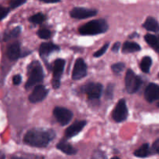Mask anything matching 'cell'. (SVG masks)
<instances>
[{
  "label": "cell",
  "instance_id": "obj_1",
  "mask_svg": "<svg viewBox=\"0 0 159 159\" xmlns=\"http://www.w3.org/2000/svg\"><path fill=\"white\" fill-rule=\"evenodd\" d=\"M55 138L53 130L42 129H32L25 134L23 141L28 145L37 148H45Z\"/></svg>",
  "mask_w": 159,
  "mask_h": 159
},
{
  "label": "cell",
  "instance_id": "obj_2",
  "mask_svg": "<svg viewBox=\"0 0 159 159\" xmlns=\"http://www.w3.org/2000/svg\"><path fill=\"white\" fill-rule=\"evenodd\" d=\"M108 28V24L106 20L101 19V20H92L82 25L79 27V31L82 35H97L105 33Z\"/></svg>",
  "mask_w": 159,
  "mask_h": 159
},
{
  "label": "cell",
  "instance_id": "obj_3",
  "mask_svg": "<svg viewBox=\"0 0 159 159\" xmlns=\"http://www.w3.org/2000/svg\"><path fill=\"white\" fill-rule=\"evenodd\" d=\"M28 74H29V79L26 83V89H30L43 82V68L38 61H34L30 65H29Z\"/></svg>",
  "mask_w": 159,
  "mask_h": 159
},
{
  "label": "cell",
  "instance_id": "obj_4",
  "mask_svg": "<svg viewBox=\"0 0 159 159\" xmlns=\"http://www.w3.org/2000/svg\"><path fill=\"white\" fill-rule=\"evenodd\" d=\"M142 84L141 78L137 75L131 69L127 70L125 76L126 89L129 93H135Z\"/></svg>",
  "mask_w": 159,
  "mask_h": 159
},
{
  "label": "cell",
  "instance_id": "obj_5",
  "mask_svg": "<svg viewBox=\"0 0 159 159\" xmlns=\"http://www.w3.org/2000/svg\"><path fill=\"white\" fill-rule=\"evenodd\" d=\"M128 116L127 104L125 99H122L119 100L116 107H114L112 113V117L116 123H120L125 120Z\"/></svg>",
  "mask_w": 159,
  "mask_h": 159
},
{
  "label": "cell",
  "instance_id": "obj_6",
  "mask_svg": "<svg viewBox=\"0 0 159 159\" xmlns=\"http://www.w3.org/2000/svg\"><path fill=\"white\" fill-rule=\"evenodd\" d=\"M65 61L63 59L58 58L54 61L53 66V79L52 86L54 89H58L61 85V77L65 68Z\"/></svg>",
  "mask_w": 159,
  "mask_h": 159
},
{
  "label": "cell",
  "instance_id": "obj_7",
  "mask_svg": "<svg viewBox=\"0 0 159 159\" xmlns=\"http://www.w3.org/2000/svg\"><path fill=\"white\" fill-rule=\"evenodd\" d=\"M54 117L57 120V122L61 126L67 125L73 117V113L68 109L64 108V107H57L54 109Z\"/></svg>",
  "mask_w": 159,
  "mask_h": 159
},
{
  "label": "cell",
  "instance_id": "obj_8",
  "mask_svg": "<svg viewBox=\"0 0 159 159\" xmlns=\"http://www.w3.org/2000/svg\"><path fill=\"white\" fill-rule=\"evenodd\" d=\"M103 87L100 83L91 82L84 87V92L90 99H98L102 93Z\"/></svg>",
  "mask_w": 159,
  "mask_h": 159
},
{
  "label": "cell",
  "instance_id": "obj_9",
  "mask_svg": "<svg viewBox=\"0 0 159 159\" xmlns=\"http://www.w3.org/2000/svg\"><path fill=\"white\" fill-rule=\"evenodd\" d=\"M97 10L92 9H87V8L82 7H75L72 9L70 12V15L72 18L78 19V20H83V19L89 18V17L94 16L97 14Z\"/></svg>",
  "mask_w": 159,
  "mask_h": 159
},
{
  "label": "cell",
  "instance_id": "obj_10",
  "mask_svg": "<svg viewBox=\"0 0 159 159\" xmlns=\"http://www.w3.org/2000/svg\"><path fill=\"white\" fill-rule=\"evenodd\" d=\"M87 75V65L82 58H78L75 63L71 77L74 80L82 79Z\"/></svg>",
  "mask_w": 159,
  "mask_h": 159
},
{
  "label": "cell",
  "instance_id": "obj_11",
  "mask_svg": "<svg viewBox=\"0 0 159 159\" xmlns=\"http://www.w3.org/2000/svg\"><path fill=\"white\" fill-rule=\"evenodd\" d=\"M48 93V90L43 85H38L34 88V91L30 95L29 100L33 103L41 102L42 100H43L46 98Z\"/></svg>",
  "mask_w": 159,
  "mask_h": 159
},
{
  "label": "cell",
  "instance_id": "obj_12",
  "mask_svg": "<svg viewBox=\"0 0 159 159\" xmlns=\"http://www.w3.org/2000/svg\"><path fill=\"white\" fill-rule=\"evenodd\" d=\"M144 97L149 102H153L159 99V85L155 83H150L145 89Z\"/></svg>",
  "mask_w": 159,
  "mask_h": 159
},
{
  "label": "cell",
  "instance_id": "obj_13",
  "mask_svg": "<svg viewBox=\"0 0 159 159\" xmlns=\"http://www.w3.org/2000/svg\"><path fill=\"white\" fill-rule=\"evenodd\" d=\"M86 125V121L85 120H80V121H76L74 124H71L70 127L67 128L65 130V137L67 138H71L73 137L76 136L79 132L82 131L83 127Z\"/></svg>",
  "mask_w": 159,
  "mask_h": 159
},
{
  "label": "cell",
  "instance_id": "obj_14",
  "mask_svg": "<svg viewBox=\"0 0 159 159\" xmlns=\"http://www.w3.org/2000/svg\"><path fill=\"white\" fill-rule=\"evenodd\" d=\"M20 55H21V52H20V43L15 42L9 45L7 49V56L10 60H17L20 57Z\"/></svg>",
  "mask_w": 159,
  "mask_h": 159
},
{
  "label": "cell",
  "instance_id": "obj_15",
  "mask_svg": "<svg viewBox=\"0 0 159 159\" xmlns=\"http://www.w3.org/2000/svg\"><path fill=\"white\" fill-rule=\"evenodd\" d=\"M59 48L57 45L54 44L52 43H43L40 46V49H39V52L41 57H44V56L49 55L51 53L54 52V51H58Z\"/></svg>",
  "mask_w": 159,
  "mask_h": 159
},
{
  "label": "cell",
  "instance_id": "obj_16",
  "mask_svg": "<svg viewBox=\"0 0 159 159\" xmlns=\"http://www.w3.org/2000/svg\"><path fill=\"white\" fill-rule=\"evenodd\" d=\"M57 148L68 155H75L76 152H77V151H76V149H75L74 147H72L69 143L65 141H60L57 144Z\"/></svg>",
  "mask_w": 159,
  "mask_h": 159
},
{
  "label": "cell",
  "instance_id": "obj_17",
  "mask_svg": "<svg viewBox=\"0 0 159 159\" xmlns=\"http://www.w3.org/2000/svg\"><path fill=\"white\" fill-rule=\"evenodd\" d=\"M143 26L147 30L152 31V32H158L159 31V24L156 20L152 16H149L146 19L145 22L143 24Z\"/></svg>",
  "mask_w": 159,
  "mask_h": 159
},
{
  "label": "cell",
  "instance_id": "obj_18",
  "mask_svg": "<svg viewBox=\"0 0 159 159\" xmlns=\"http://www.w3.org/2000/svg\"><path fill=\"white\" fill-rule=\"evenodd\" d=\"M124 53H133L141 51V46L135 42L126 41L122 48Z\"/></svg>",
  "mask_w": 159,
  "mask_h": 159
},
{
  "label": "cell",
  "instance_id": "obj_19",
  "mask_svg": "<svg viewBox=\"0 0 159 159\" xmlns=\"http://www.w3.org/2000/svg\"><path fill=\"white\" fill-rule=\"evenodd\" d=\"M146 42L156 51L159 52V37L152 34H146L144 37Z\"/></svg>",
  "mask_w": 159,
  "mask_h": 159
},
{
  "label": "cell",
  "instance_id": "obj_20",
  "mask_svg": "<svg viewBox=\"0 0 159 159\" xmlns=\"http://www.w3.org/2000/svg\"><path fill=\"white\" fill-rule=\"evenodd\" d=\"M150 147L148 143L144 144L143 145L141 146L140 148L136 150L134 152V155L138 158H146L150 155Z\"/></svg>",
  "mask_w": 159,
  "mask_h": 159
},
{
  "label": "cell",
  "instance_id": "obj_21",
  "mask_svg": "<svg viewBox=\"0 0 159 159\" xmlns=\"http://www.w3.org/2000/svg\"><path fill=\"white\" fill-rule=\"evenodd\" d=\"M152 60L150 57H143L142 61L141 62V69L143 72L148 73L150 71L151 66H152Z\"/></svg>",
  "mask_w": 159,
  "mask_h": 159
},
{
  "label": "cell",
  "instance_id": "obj_22",
  "mask_svg": "<svg viewBox=\"0 0 159 159\" xmlns=\"http://www.w3.org/2000/svg\"><path fill=\"white\" fill-rule=\"evenodd\" d=\"M45 20H46V16H45L44 14L41 13V12H39V13L32 16L30 18L29 20L31 23H35V24H40V23H43Z\"/></svg>",
  "mask_w": 159,
  "mask_h": 159
},
{
  "label": "cell",
  "instance_id": "obj_23",
  "mask_svg": "<svg viewBox=\"0 0 159 159\" xmlns=\"http://www.w3.org/2000/svg\"><path fill=\"white\" fill-rule=\"evenodd\" d=\"M20 31H21V30H20V27L14 28V29L12 30L10 32H9L8 34H5L4 40H6V41H7V40H10V39L16 38V37H18L19 34H20Z\"/></svg>",
  "mask_w": 159,
  "mask_h": 159
},
{
  "label": "cell",
  "instance_id": "obj_24",
  "mask_svg": "<svg viewBox=\"0 0 159 159\" xmlns=\"http://www.w3.org/2000/svg\"><path fill=\"white\" fill-rule=\"evenodd\" d=\"M37 35L40 38L43 39V40H48L51 37V32L48 29L43 28V29H40L37 31Z\"/></svg>",
  "mask_w": 159,
  "mask_h": 159
},
{
  "label": "cell",
  "instance_id": "obj_25",
  "mask_svg": "<svg viewBox=\"0 0 159 159\" xmlns=\"http://www.w3.org/2000/svg\"><path fill=\"white\" fill-rule=\"evenodd\" d=\"M124 67H125V65L122 62H119V63L113 64L111 67L112 71H113L116 74H120L123 70L124 69Z\"/></svg>",
  "mask_w": 159,
  "mask_h": 159
},
{
  "label": "cell",
  "instance_id": "obj_26",
  "mask_svg": "<svg viewBox=\"0 0 159 159\" xmlns=\"http://www.w3.org/2000/svg\"><path fill=\"white\" fill-rule=\"evenodd\" d=\"M109 46H110V43H105V44H104L103 46H102V48L99 50V51H97L96 52H95V54H93V56L96 57H101L102 55H103V54L107 52Z\"/></svg>",
  "mask_w": 159,
  "mask_h": 159
},
{
  "label": "cell",
  "instance_id": "obj_27",
  "mask_svg": "<svg viewBox=\"0 0 159 159\" xmlns=\"http://www.w3.org/2000/svg\"><path fill=\"white\" fill-rule=\"evenodd\" d=\"M26 1V0H11L9 2V6H10L11 9H16V8L24 4Z\"/></svg>",
  "mask_w": 159,
  "mask_h": 159
},
{
  "label": "cell",
  "instance_id": "obj_28",
  "mask_svg": "<svg viewBox=\"0 0 159 159\" xmlns=\"http://www.w3.org/2000/svg\"><path fill=\"white\" fill-rule=\"evenodd\" d=\"M113 85H109L107 87V90H106V97L107 99H112L113 98Z\"/></svg>",
  "mask_w": 159,
  "mask_h": 159
},
{
  "label": "cell",
  "instance_id": "obj_29",
  "mask_svg": "<svg viewBox=\"0 0 159 159\" xmlns=\"http://www.w3.org/2000/svg\"><path fill=\"white\" fill-rule=\"evenodd\" d=\"M9 12V9L0 6V20L4 19L8 15Z\"/></svg>",
  "mask_w": 159,
  "mask_h": 159
},
{
  "label": "cell",
  "instance_id": "obj_30",
  "mask_svg": "<svg viewBox=\"0 0 159 159\" xmlns=\"http://www.w3.org/2000/svg\"><path fill=\"white\" fill-rule=\"evenodd\" d=\"M21 81H22V78L20 75H16L14 76L13 79H12V82H13V84L15 85H20Z\"/></svg>",
  "mask_w": 159,
  "mask_h": 159
},
{
  "label": "cell",
  "instance_id": "obj_31",
  "mask_svg": "<svg viewBox=\"0 0 159 159\" xmlns=\"http://www.w3.org/2000/svg\"><path fill=\"white\" fill-rule=\"evenodd\" d=\"M120 46H121V43H120V42H116V43H115L114 44H113V46L112 47V51L113 52H118L120 50Z\"/></svg>",
  "mask_w": 159,
  "mask_h": 159
},
{
  "label": "cell",
  "instance_id": "obj_32",
  "mask_svg": "<svg viewBox=\"0 0 159 159\" xmlns=\"http://www.w3.org/2000/svg\"><path fill=\"white\" fill-rule=\"evenodd\" d=\"M152 149H153V151H155V152L159 154V139L156 140V141H155V143H154L153 145H152Z\"/></svg>",
  "mask_w": 159,
  "mask_h": 159
},
{
  "label": "cell",
  "instance_id": "obj_33",
  "mask_svg": "<svg viewBox=\"0 0 159 159\" xmlns=\"http://www.w3.org/2000/svg\"><path fill=\"white\" fill-rule=\"evenodd\" d=\"M40 1L45 3H56L59 2L61 0H40Z\"/></svg>",
  "mask_w": 159,
  "mask_h": 159
},
{
  "label": "cell",
  "instance_id": "obj_34",
  "mask_svg": "<svg viewBox=\"0 0 159 159\" xmlns=\"http://www.w3.org/2000/svg\"><path fill=\"white\" fill-rule=\"evenodd\" d=\"M158 107H159V102H158Z\"/></svg>",
  "mask_w": 159,
  "mask_h": 159
},
{
  "label": "cell",
  "instance_id": "obj_35",
  "mask_svg": "<svg viewBox=\"0 0 159 159\" xmlns=\"http://www.w3.org/2000/svg\"><path fill=\"white\" fill-rule=\"evenodd\" d=\"M158 78H159V74H158Z\"/></svg>",
  "mask_w": 159,
  "mask_h": 159
},
{
  "label": "cell",
  "instance_id": "obj_36",
  "mask_svg": "<svg viewBox=\"0 0 159 159\" xmlns=\"http://www.w3.org/2000/svg\"><path fill=\"white\" fill-rule=\"evenodd\" d=\"M158 37H159V36H158Z\"/></svg>",
  "mask_w": 159,
  "mask_h": 159
}]
</instances>
